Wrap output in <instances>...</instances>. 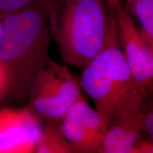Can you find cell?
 Wrapping results in <instances>:
<instances>
[{
	"label": "cell",
	"instance_id": "cell-15",
	"mask_svg": "<svg viewBox=\"0 0 153 153\" xmlns=\"http://www.w3.org/2000/svg\"><path fill=\"white\" fill-rule=\"evenodd\" d=\"M3 14L0 11V41H1V36L3 33Z\"/></svg>",
	"mask_w": 153,
	"mask_h": 153
},
{
	"label": "cell",
	"instance_id": "cell-6",
	"mask_svg": "<svg viewBox=\"0 0 153 153\" xmlns=\"http://www.w3.org/2000/svg\"><path fill=\"white\" fill-rule=\"evenodd\" d=\"M43 131L29 107L0 109V153L34 152Z\"/></svg>",
	"mask_w": 153,
	"mask_h": 153
},
{
	"label": "cell",
	"instance_id": "cell-2",
	"mask_svg": "<svg viewBox=\"0 0 153 153\" xmlns=\"http://www.w3.org/2000/svg\"><path fill=\"white\" fill-rule=\"evenodd\" d=\"M50 34L67 64L83 68L117 31L104 0H48Z\"/></svg>",
	"mask_w": 153,
	"mask_h": 153
},
{
	"label": "cell",
	"instance_id": "cell-9",
	"mask_svg": "<svg viewBox=\"0 0 153 153\" xmlns=\"http://www.w3.org/2000/svg\"><path fill=\"white\" fill-rule=\"evenodd\" d=\"M34 152L74 153L76 151L63 136L60 131V122H46Z\"/></svg>",
	"mask_w": 153,
	"mask_h": 153
},
{
	"label": "cell",
	"instance_id": "cell-11",
	"mask_svg": "<svg viewBox=\"0 0 153 153\" xmlns=\"http://www.w3.org/2000/svg\"><path fill=\"white\" fill-rule=\"evenodd\" d=\"M48 0H0V11L9 14L34 6L46 5Z\"/></svg>",
	"mask_w": 153,
	"mask_h": 153
},
{
	"label": "cell",
	"instance_id": "cell-14",
	"mask_svg": "<svg viewBox=\"0 0 153 153\" xmlns=\"http://www.w3.org/2000/svg\"><path fill=\"white\" fill-rule=\"evenodd\" d=\"M108 10L111 9L117 4H121L122 0H104Z\"/></svg>",
	"mask_w": 153,
	"mask_h": 153
},
{
	"label": "cell",
	"instance_id": "cell-8",
	"mask_svg": "<svg viewBox=\"0 0 153 153\" xmlns=\"http://www.w3.org/2000/svg\"><path fill=\"white\" fill-rule=\"evenodd\" d=\"M143 109L137 114L115 120L107 126L99 152L152 153V141L143 140L141 135L140 117Z\"/></svg>",
	"mask_w": 153,
	"mask_h": 153
},
{
	"label": "cell",
	"instance_id": "cell-10",
	"mask_svg": "<svg viewBox=\"0 0 153 153\" xmlns=\"http://www.w3.org/2000/svg\"><path fill=\"white\" fill-rule=\"evenodd\" d=\"M126 10L136 17L140 24L141 35L153 48V0H125Z\"/></svg>",
	"mask_w": 153,
	"mask_h": 153
},
{
	"label": "cell",
	"instance_id": "cell-4",
	"mask_svg": "<svg viewBox=\"0 0 153 153\" xmlns=\"http://www.w3.org/2000/svg\"><path fill=\"white\" fill-rule=\"evenodd\" d=\"M80 88L68 67L50 57L35 76L28 107L46 122L59 123L74 103L85 98Z\"/></svg>",
	"mask_w": 153,
	"mask_h": 153
},
{
	"label": "cell",
	"instance_id": "cell-5",
	"mask_svg": "<svg viewBox=\"0 0 153 153\" xmlns=\"http://www.w3.org/2000/svg\"><path fill=\"white\" fill-rule=\"evenodd\" d=\"M116 20L118 41L137 89L145 99L152 91L153 48L141 35L122 4L109 10Z\"/></svg>",
	"mask_w": 153,
	"mask_h": 153
},
{
	"label": "cell",
	"instance_id": "cell-3",
	"mask_svg": "<svg viewBox=\"0 0 153 153\" xmlns=\"http://www.w3.org/2000/svg\"><path fill=\"white\" fill-rule=\"evenodd\" d=\"M82 69L80 87L92 99L105 130L114 120L143 109L145 99L126 62L117 31L104 48Z\"/></svg>",
	"mask_w": 153,
	"mask_h": 153
},
{
	"label": "cell",
	"instance_id": "cell-12",
	"mask_svg": "<svg viewBox=\"0 0 153 153\" xmlns=\"http://www.w3.org/2000/svg\"><path fill=\"white\" fill-rule=\"evenodd\" d=\"M140 128L143 133L149 135L152 138L153 136V111L152 107H149L148 110L143 111L140 117Z\"/></svg>",
	"mask_w": 153,
	"mask_h": 153
},
{
	"label": "cell",
	"instance_id": "cell-7",
	"mask_svg": "<svg viewBox=\"0 0 153 153\" xmlns=\"http://www.w3.org/2000/svg\"><path fill=\"white\" fill-rule=\"evenodd\" d=\"M60 128L76 152H99L105 128L100 116L85 98L72 105L60 120Z\"/></svg>",
	"mask_w": 153,
	"mask_h": 153
},
{
	"label": "cell",
	"instance_id": "cell-13",
	"mask_svg": "<svg viewBox=\"0 0 153 153\" xmlns=\"http://www.w3.org/2000/svg\"><path fill=\"white\" fill-rule=\"evenodd\" d=\"M5 89V79L4 75V72L0 68V98L4 96Z\"/></svg>",
	"mask_w": 153,
	"mask_h": 153
},
{
	"label": "cell",
	"instance_id": "cell-1",
	"mask_svg": "<svg viewBox=\"0 0 153 153\" xmlns=\"http://www.w3.org/2000/svg\"><path fill=\"white\" fill-rule=\"evenodd\" d=\"M0 68L4 96L27 100L36 74L50 58L47 6L39 5L3 14Z\"/></svg>",
	"mask_w": 153,
	"mask_h": 153
}]
</instances>
